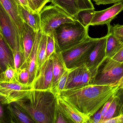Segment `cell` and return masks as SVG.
I'll use <instances>...</instances> for the list:
<instances>
[{"instance_id": "277c9868", "label": "cell", "mask_w": 123, "mask_h": 123, "mask_svg": "<svg viewBox=\"0 0 123 123\" xmlns=\"http://www.w3.org/2000/svg\"><path fill=\"white\" fill-rule=\"evenodd\" d=\"M123 79V63L106 57L98 67L92 84L120 86Z\"/></svg>"}, {"instance_id": "d6a6232c", "label": "cell", "mask_w": 123, "mask_h": 123, "mask_svg": "<svg viewBox=\"0 0 123 123\" xmlns=\"http://www.w3.org/2000/svg\"><path fill=\"white\" fill-rule=\"evenodd\" d=\"M69 123L66 118L56 108L53 123Z\"/></svg>"}, {"instance_id": "e575fe53", "label": "cell", "mask_w": 123, "mask_h": 123, "mask_svg": "<svg viewBox=\"0 0 123 123\" xmlns=\"http://www.w3.org/2000/svg\"><path fill=\"white\" fill-rule=\"evenodd\" d=\"M102 108L97 111L92 117L89 123H100L102 120Z\"/></svg>"}, {"instance_id": "5bb4252c", "label": "cell", "mask_w": 123, "mask_h": 123, "mask_svg": "<svg viewBox=\"0 0 123 123\" xmlns=\"http://www.w3.org/2000/svg\"><path fill=\"white\" fill-rule=\"evenodd\" d=\"M0 2L12 19L20 38L23 39L24 22L21 18L18 10V4H20V2L18 0H0Z\"/></svg>"}, {"instance_id": "9a60e30c", "label": "cell", "mask_w": 123, "mask_h": 123, "mask_svg": "<svg viewBox=\"0 0 123 123\" xmlns=\"http://www.w3.org/2000/svg\"><path fill=\"white\" fill-rule=\"evenodd\" d=\"M19 15L24 23L33 28L36 32L41 30V19L39 13L32 12L29 8L21 4H18Z\"/></svg>"}, {"instance_id": "3957f363", "label": "cell", "mask_w": 123, "mask_h": 123, "mask_svg": "<svg viewBox=\"0 0 123 123\" xmlns=\"http://www.w3.org/2000/svg\"><path fill=\"white\" fill-rule=\"evenodd\" d=\"M88 29L75 19L60 25L53 32L55 52H62L85 39L89 36Z\"/></svg>"}, {"instance_id": "1f68e13d", "label": "cell", "mask_w": 123, "mask_h": 123, "mask_svg": "<svg viewBox=\"0 0 123 123\" xmlns=\"http://www.w3.org/2000/svg\"><path fill=\"white\" fill-rule=\"evenodd\" d=\"M92 74L85 64L84 70L82 78V86L92 84Z\"/></svg>"}, {"instance_id": "f546056e", "label": "cell", "mask_w": 123, "mask_h": 123, "mask_svg": "<svg viewBox=\"0 0 123 123\" xmlns=\"http://www.w3.org/2000/svg\"><path fill=\"white\" fill-rule=\"evenodd\" d=\"M107 26L108 31L123 43V25L117 24L113 26L109 24Z\"/></svg>"}, {"instance_id": "5b68a950", "label": "cell", "mask_w": 123, "mask_h": 123, "mask_svg": "<svg viewBox=\"0 0 123 123\" xmlns=\"http://www.w3.org/2000/svg\"><path fill=\"white\" fill-rule=\"evenodd\" d=\"M99 39L89 36L77 45L61 52L67 68H73L85 63Z\"/></svg>"}, {"instance_id": "74e56055", "label": "cell", "mask_w": 123, "mask_h": 123, "mask_svg": "<svg viewBox=\"0 0 123 123\" xmlns=\"http://www.w3.org/2000/svg\"><path fill=\"white\" fill-rule=\"evenodd\" d=\"M120 98L121 110L120 115H123V88H120L116 92Z\"/></svg>"}, {"instance_id": "cb8c5ba5", "label": "cell", "mask_w": 123, "mask_h": 123, "mask_svg": "<svg viewBox=\"0 0 123 123\" xmlns=\"http://www.w3.org/2000/svg\"><path fill=\"white\" fill-rule=\"evenodd\" d=\"M94 9H86L82 10L74 17L85 27H89L94 14Z\"/></svg>"}, {"instance_id": "60d3db41", "label": "cell", "mask_w": 123, "mask_h": 123, "mask_svg": "<svg viewBox=\"0 0 123 123\" xmlns=\"http://www.w3.org/2000/svg\"><path fill=\"white\" fill-rule=\"evenodd\" d=\"M18 0L19 1L21 5H23L24 6H26L27 8H29L26 0Z\"/></svg>"}, {"instance_id": "b9f144b4", "label": "cell", "mask_w": 123, "mask_h": 123, "mask_svg": "<svg viewBox=\"0 0 123 123\" xmlns=\"http://www.w3.org/2000/svg\"><path fill=\"white\" fill-rule=\"evenodd\" d=\"M2 37H2V34H1V32L0 29V39H1Z\"/></svg>"}, {"instance_id": "f35d334b", "label": "cell", "mask_w": 123, "mask_h": 123, "mask_svg": "<svg viewBox=\"0 0 123 123\" xmlns=\"http://www.w3.org/2000/svg\"><path fill=\"white\" fill-rule=\"evenodd\" d=\"M112 58L120 63H123V47Z\"/></svg>"}, {"instance_id": "d4e9b609", "label": "cell", "mask_w": 123, "mask_h": 123, "mask_svg": "<svg viewBox=\"0 0 123 123\" xmlns=\"http://www.w3.org/2000/svg\"><path fill=\"white\" fill-rule=\"evenodd\" d=\"M121 107L120 98L116 93L115 97L111 104L110 106L101 123L108 119L116 117L120 115Z\"/></svg>"}, {"instance_id": "7402d4cb", "label": "cell", "mask_w": 123, "mask_h": 123, "mask_svg": "<svg viewBox=\"0 0 123 123\" xmlns=\"http://www.w3.org/2000/svg\"><path fill=\"white\" fill-rule=\"evenodd\" d=\"M123 47V43L109 31L107 35L106 57L112 58Z\"/></svg>"}, {"instance_id": "603a6c76", "label": "cell", "mask_w": 123, "mask_h": 123, "mask_svg": "<svg viewBox=\"0 0 123 123\" xmlns=\"http://www.w3.org/2000/svg\"><path fill=\"white\" fill-rule=\"evenodd\" d=\"M47 39V36L45 34L42 33L41 39L40 40L38 50H37V71H36L35 77L37 76L40 69V68L45 61Z\"/></svg>"}, {"instance_id": "30bf717a", "label": "cell", "mask_w": 123, "mask_h": 123, "mask_svg": "<svg viewBox=\"0 0 123 123\" xmlns=\"http://www.w3.org/2000/svg\"><path fill=\"white\" fill-rule=\"evenodd\" d=\"M106 40L107 35L99 38L85 63L92 74V81L98 67L106 58Z\"/></svg>"}, {"instance_id": "836d02e7", "label": "cell", "mask_w": 123, "mask_h": 123, "mask_svg": "<svg viewBox=\"0 0 123 123\" xmlns=\"http://www.w3.org/2000/svg\"><path fill=\"white\" fill-rule=\"evenodd\" d=\"M115 94L116 93H115L109 99L108 101L102 107V112H101L102 116V120L101 122L105 118V115H106V113H107V112L108 110V109H109V108L111 104L112 103V102L113 100V99L115 97Z\"/></svg>"}, {"instance_id": "ffe728a7", "label": "cell", "mask_w": 123, "mask_h": 123, "mask_svg": "<svg viewBox=\"0 0 123 123\" xmlns=\"http://www.w3.org/2000/svg\"><path fill=\"white\" fill-rule=\"evenodd\" d=\"M8 65L14 67L12 51L3 37L0 39V71H3Z\"/></svg>"}, {"instance_id": "e0dca14e", "label": "cell", "mask_w": 123, "mask_h": 123, "mask_svg": "<svg viewBox=\"0 0 123 123\" xmlns=\"http://www.w3.org/2000/svg\"><path fill=\"white\" fill-rule=\"evenodd\" d=\"M36 33L37 32L33 28L24 23V28L22 34L24 58L23 65L20 69L26 68L27 62L34 43Z\"/></svg>"}, {"instance_id": "7a4b0ae2", "label": "cell", "mask_w": 123, "mask_h": 123, "mask_svg": "<svg viewBox=\"0 0 123 123\" xmlns=\"http://www.w3.org/2000/svg\"><path fill=\"white\" fill-rule=\"evenodd\" d=\"M56 96L50 90H31L26 99L17 102L35 123H53Z\"/></svg>"}, {"instance_id": "9c48e42d", "label": "cell", "mask_w": 123, "mask_h": 123, "mask_svg": "<svg viewBox=\"0 0 123 123\" xmlns=\"http://www.w3.org/2000/svg\"><path fill=\"white\" fill-rule=\"evenodd\" d=\"M54 53L45 61L31 84L32 90H50L53 80Z\"/></svg>"}, {"instance_id": "8992f818", "label": "cell", "mask_w": 123, "mask_h": 123, "mask_svg": "<svg viewBox=\"0 0 123 123\" xmlns=\"http://www.w3.org/2000/svg\"><path fill=\"white\" fill-rule=\"evenodd\" d=\"M39 14L41 32L47 35L53 33L54 30L62 24L74 21L73 17L52 3L45 6Z\"/></svg>"}, {"instance_id": "8fae6325", "label": "cell", "mask_w": 123, "mask_h": 123, "mask_svg": "<svg viewBox=\"0 0 123 123\" xmlns=\"http://www.w3.org/2000/svg\"><path fill=\"white\" fill-rule=\"evenodd\" d=\"M56 108L64 116L69 123H89L91 118L80 112L58 95H56Z\"/></svg>"}, {"instance_id": "44dd1931", "label": "cell", "mask_w": 123, "mask_h": 123, "mask_svg": "<svg viewBox=\"0 0 123 123\" xmlns=\"http://www.w3.org/2000/svg\"><path fill=\"white\" fill-rule=\"evenodd\" d=\"M85 64L74 68L68 75L64 90L77 88L82 86Z\"/></svg>"}, {"instance_id": "ac0fdd59", "label": "cell", "mask_w": 123, "mask_h": 123, "mask_svg": "<svg viewBox=\"0 0 123 123\" xmlns=\"http://www.w3.org/2000/svg\"><path fill=\"white\" fill-rule=\"evenodd\" d=\"M63 60L61 52L54 53V61L53 69V80L50 91L53 93L56 88L59 80L67 68Z\"/></svg>"}, {"instance_id": "4fadbf2b", "label": "cell", "mask_w": 123, "mask_h": 123, "mask_svg": "<svg viewBox=\"0 0 123 123\" xmlns=\"http://www.w3.org/2000/svg\"><path fill=\"white\" fill-rule=\"evenodd\" d=\"M123 10V2H119L106 9L95 11L90 26L110 24L112 20Z\"/></svg>"}, {"instance_id": "4dcf8cb0", "label": "cell", "mask_w": 123, "mask_h": 123, "mask_svg": "<svg viewBox=\"0 0 123 123\" xmlns=\"http://www.w3.org/2000/svg\"><path fill=\"white\" fill-rule=\"evenodd\" d=\"M17 75L18 81L20 83L24 84H29V73L27 68H24L19 69Z\"/></svg>"}, {"instance_id": "d6986e66", "label": "cell", "mask_w": 123, "mask_h": 123, "mask_svg": "<svg viewBox=\"0 0 123 123\" xmlns=\"http://www.w3.org/2000/svg\"><path fill=\"white\" fill-rule=\"evenodd\" d=\"M7 108L10 114L11 123H35L28 113L16 103L8 104Z\"/></svg>"}, {"instance_id": "ab89813d", "label": "cell", "mask_w": 123, "mask_h": 123, "mask_svg": "<svg viewBox=\"0 0 123 123\" xmlns=\"http://www.w3.org/2000/svg\"><path fill=\"white\" fill-rule=\"evenodd\" d=\"M4 113L3 109L0 104V123H5Z\"/></svg>"}, {"instance_id": "2e32d148", "label": "cell", "mask_w": 123, "mask_h": 123, "mask_svg": "<svg viewBox=\"0 0 123 123\" xmlns=\"http://www.w3.org/2000/svg\"><path fill=\"white\" fill-rule=\"evenodd\" d=\"M42 34L41 30L37 32L34 43L26 64V67L29 73V84L31 85L36 75L37 50Z\"/></svg>"}, {"instance_id": "7bdbcfd3", "label": "cell", "mask_w": 123, "mask_h": 123, "mask_svg": "<svg viewBox=\"0 0 123 123\" xmlns=\"http://www.w3.org/2000/svg\"><path fill=\"white\" fill-rule=\"evenodd\" d=\"M121 88H123V79L122 84H121Z\"/></svg>"}, {"instance_id": "ba28073f", "label": "cell", "mask_w": 123, "mask_h": 123, "mask_svg": "<svg viewBox=\"0 0 123 123\" xmlns=\"http://www.w3.org/2000/svg\"><path fill=\"white\" fill-rule=\"evenodd\" d=\"M0 29L3 38L8 45L12 51L17 45H23L16 27L9 14L0 2Z\"/></svg>"}, {"instance_id": "4316f807", "label": "cell", "mask_w": 123, "mask_h": 123, "mask_svg": "<svg viewBox=\"0 0 123 123\" xmlns=\"http://www.w3.org/2000/svg\"><path fill=\"white\" fill-rule=\"evenodd\" d=\"M51 0H26L30 9L32 12L39 13Z\"/></svg>"}, {"instance_id": "f1b7e54d", "label": "cell", "mask_w": 123, "mask_h": 123, "mask_svg": "<svg viewBox=\"0 0 123 123\" xmlns=\"http://www.w3.org/2000/svg\"><path fill=\"white\" fill-rule=\"evenodd\" d=\"M69 69L67 68L63 73L61 77L59 82L58 84L57 85L56 87V88L55 89V91L53 92V93L56 96L58 95V94L62 91L64 89L65 85H66V82L67 80V77L70 71H72V69L74 68Z\"/></svg>"}, {"instance_id": "484cf974", "label": "cell", "mask_w": 123, "mask_h": 123, "mask_svg": "<svg viewBox=\"0 0 123 123\" xmlns=\"http://www.w3.org/2000/svg\"><path fill=\"white\" fill-rule=\"evenodd\" d=\"M0 81L6 82H19L17 73L14 68L8 65L5 71L0 72Z\"/></svg>"}, {"instance_id": "6da1fadb", "label": "cell", "mask_w": 123, "mask_h": 123, "mask_svg": "<svg viewBox=\"0 0 123 123\" xmlns=\"http://www.w3.org/2000/svg\"><path fill=\"white\" fill-rule=\"evenodd\" d=\"M120 88V86L90 84L63 90L58 95L80 112L91 118Z\"/></svg>"}, {"instance_id": "52a82bcc", "label": "cell", "mask_w": 123, "mask_h": 123, "mask_svg": "<svg viewBox=\"0 0 123 123\" xmlns=\"http://www.w3.org/2000/svg\"><path fill=\"white\" fill-rule=\"evenodd\" d=\"M31 90V84L0 81V104L8 105L26 99Z\"/></svg>"}, {"instance_id": "ee69618b", "label": "cell", "mask_w": 123, "mask_h": 123, "mask_svg": "<svg viewBox=\"0 0 123 123\" xmlns=\"http://www.w3.org/2000/svg\"></svg>"}, {"instance_id": "d590c367", "label": "cell", "mask_w": 123, "mask_h": 123, "mask_svg": "<svg viewBox=\"0 0 123 123\" xmlns=\"http://www.w3.org/2000/svg\"><path fill=\"white\" fill-rule=\"evenodd\" d=\"M97 5L108 4L116 3L119 2H123V0H92Z\"/></svg>"}, {"instance_id": "7c38bea8", "label": "cell", "mask_w": 123, "mask_h": 123, "mask_svg": "<svg viewBox=\"0 0 123 123\" xmlns=\"http://www.w3.org/2000/svg\"><path fill=\"white\" fill-rule=\"evenodd\" d=\"M50 2L59 6L73 18L82 10L95 9L90 0H51Z\"/></svg>"}, {"instance_id": "8d00e7d4", "label": "cell", "mask_w": 123, "mask_h": 123, "mask_svg": "<svg viewBox=\"0 0 123 123\" xmlns=\"http://www.w3.org/2000/svg\"><path fill=\"white\" fill-rule=\"evenodd\" d=\"M102 123H123V115L114 118L106 120L103 121Z\"/></svg>"}, {"instance_id": "83f0119b", "label": "cell", "mask_w": 123, "mask_h": 123, "mask_svg": "<svg viewBox=\"0 0 123 123\" xmlns=\"http://www.w3.org/2000/svg\"><path fill=\"white\" fill-rule=\"evenodd\" d=\"M47 36L45 60L48 59L55 52V44L53 33Z\"/></svg>"}]
</instances>
